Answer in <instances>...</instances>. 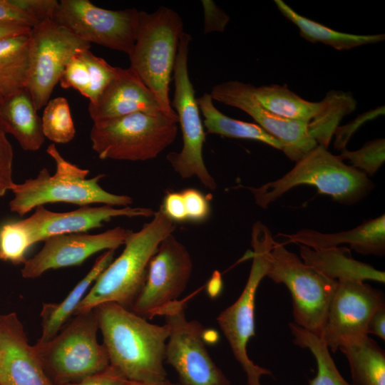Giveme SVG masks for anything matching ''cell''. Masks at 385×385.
Segmentation results:
<instances>
[{
    "mask_svg": "<svg viewBox=\"0 0 385 385\" xmlns=\"http://www.w3.org/2000/svg\"><path fill=\"white\" fill-rule=\"evenodd\" d=\"M175 228L174 222L160 208L140 230H128L123 251L97 277L73 314L107 302L130 309L145 284L150 260L160 242Z\"/></svg>",
    "mask_w": 385,
    "mask_h": 385,
    "instance_id": "cell-2",
    "label": "cell"
},
{
    "mask_svg": "<svg viewBox=\"0 0 385 385\" xmlns=\"http://www.w3.org/2000/svg\"><path fill=\"white\" fill-rule=\"evenodd\" d=\"M197 102L204 117L206 133L256 140L282 150L280 143L257 123L236 120L220 111L210 93H204L197 98Z\"/></svg>",
    "mask_w": 385,
    "mask_h": 385,
    "instance_id": "cell-29",
    "label": "cell"
},
{
    "mask_svg": "<svg viewBox=\"0 0 385 385\" xmlns=\"http://www.w3.org/2000/svg\"><path fill=\"white\" fill-rule=\"evenodd\" d=\"M37 24L52 20L59 1L56 0H9Z\"/></svg>",
    "mask_w": 385,
    "mask_h": 385,
    "instance_id": "cell-37",
    "label": "cell"
},
{
    "mask_svg": "<svg viewBox=\"0 0 385 385\" xmlns=\"http://www.w3.org/2000/svg\"><path fill=\"white\" fill-rule=\"evenodd\" d=\"M341 160H348L351 166L363 172L368 177L373 176L385 160V140L376 138L366 142L361 148L349 150L344 148L338 155Z\"/></svg>",
    "mask_w": 385,
    "mask_h": 385,
    "instance_id": "cell-33",
    "label": "cell"
},
{
    "mask_svg": "<svg viewBox=\"0 0 385 385\" xmlns=\"http://www.w3.org/2000/svg\"><path fill=\"white\" fill-rule=\"evenodd\" d=\"M370 334L385 341V304L380 306L371 315L367 325V334Z\"/></svg>",
    "mask_w": 385,
    "mask_h": 385,
    "instance_id": "cell-44",
    "label": "cell"
},
{
    "mask_svg": "<svg viewBox=\"0 0 385 385\" xmlns=\"http://www.w3.org/2000/svg\"><path fill=\"white\" fill-rule=\"evenodd\" d=\"M384 304L380 289L363 281H338L320 338L335 353L344 339L368 335L369 321Z\"/></svg>",
    "mask_w": 385,
    "mask_h": 385,
    "instance_id": "cell-16",
    "label": "cell"
},
{
    "mask_svg": "<svg viewBox=\"0 0 385 385\" xmlns=\"http://www.w3.org/2000/svg\"><path fill=\"white\" fill-rule=\"evenodd\" d=\"M98 321L95 309L76 317L51 340L34 346L42 364L65 383L81 380L108 369L110 361L103 344L97 340Z\"/></svg>",
    "mask_w": 385,
    "mask_h": 385,
    "instance_id": "cell-9",
    "label": "cell"
},
{
    "mask_svg": "<svg viewBox=\"0 0 385 385\" xmlns=\"http://www.w3.org/2000/svg\"><path fill=\"white\" fill-rule=\"evenodd\" d=\"M170 333L165 359L178 373L183 385H230V381L210 357L204 342V327L188 320L184 302L175 300L159 312Z\"/></svg>",
    "mask_w": 385,
    "mask_h": 385,
    "instance_id": "cell-11",
    "label": "cell"
},
{
    "mask_svg": "<svg viewBox=\"0 0 385 385\" xmlns=\"http://www.w3.org/2000/svg\"><path fill=\"white\" fill-rule=\"evenodd\" d=\"M139 11L108 10L88 0H61L52 21L88 43L129 54L134 46Z\"/></svg>",
    "mask_w": 385,
    "mask_h": 385,
    "instance_id": "cell-13",
    "label": "cell"
},
{
    "mask_svg": "<svg viewBox=\"0 0 385 385\" xmlns=\"http://www.w3.org/2000/svg\"><path fill=\"white\" fill-rule=\"evenodd\" d=\"M252 91L259 103L271 113L286 119L307 123L326 113L337 96V91L331 90L319 102L309 101L292 91L286 84L253 86Z\"/></svg>",
    "mask_w": 385,
    "mask_h": 385,
    "instance_id": "cell-24",
    "label": "cell"
},
{
    "mask_svg": "<svg viewBox=\"0 0 385 385\" xmlns=\"http://www.w3.org/2000/svg\"><path fill=\"white\" fill-rule=\"evenodd\" d=\"M180 385H183V384H180Z\"/></svg>",
    "mask_w": 385,
    "mask_h": 385,
    "instance_id": "cell-48",
    "label": "cell"
},
{
    "mask_svg": "<svg viewBox=\"0 0 385 385\" xmlns=\"http://www.w3.org/2000/svg\"><path fill=\"white\" fill-rule=\"evenodd\" d=\"M299 254L306 265L332 279L385 282L384 272L354 259L345 247L314 250L301 245Z\"/></svg>",
    "mask_w": 385,
    "mask_h": 385,
    "instance_id": "cell-23",
    "label": "cell"
},
{
    "mask_svg": "<svg viewBox=\"0 0 385 385\" xmlns=\"http://www.w3.org/2000/svg\"><path fill=\"white\" fill-rule=\"evenodd\" d=\"M110 365L128 381L153 383L166 379L163 361L169 327L146 319L114 302L94 308Z\"/></svg>",
    "mask_w": 385,
    "mask_h": 385,
    "instance_id": "cell-1",
    "label": "cell"
},
{
    "mask_svg": "<svg viewBox=\"0 0 385 385\" xmlns=\"http://www.w3.org/2000/svg\"><path fill=\"white\" fill-rule=\"evenodd\" d=\"M150 208L130 207L115 208L104 205L100 207L83 206L65 212H56L46 210L43 205L35 208L29 217L19 220L29 234L32 244L44 241L50 237L81 233L98 228L104 222L116 217H144L154 215Z\"/></svg>",
    "mask_w": 385,
    "mask_h": 385,
    "instance_id": "cell-18",
    "label": "cell"
},
{
    "mask_svg": "<svg viewBox=\"0 0 385 385\" xmlns=\"http://www.w3.org/2000/svg\"><path fill=\"white\" fill-rule=\"evenodd\" d=\"M178 120L165 113H134L93 123V150L102 160L145 161L156 158L178 134Z\"/></svg>",
    "mask_w": 385,
    "mask_h": 385,
    "instance_id": "cell-6",
    "label": "cell"
},
{
    "mask_svg": "<svg viewBox=\"0 0 385 385\" xmlns=\"http://www.w3.org/2000/svg\"><path fill=\"white\" fill-rule=\"evenodd\" d=\"M287 243L300 244L312 249L337 247L348 244L351 248L364 255L383 256L385 254V215L364 221L360 225L347 230L324 233L304 229L292 234H282Z\"/></svg>",
    "mask_w": 385,
    "mask_h": 385,
    "instance_id": "cell-21",
    "label": "cell"
},
{
    "mask_svg": "<svg viewBox=\"0 0 385 385\" xmlns=\"http://www.w3.org/2000/svg\"><path fill=\"white\" fill-rule=\"evenodd\" d=\"M15 23L33 28L37 24L21 11L9 3V0H0V24Z\"/></svg>",
    "mask_w": 385,
    "mask_h": 385,
    "instance_id": "cell-43",
    "label": "cell"
},
{
    "mask_svg": "<svg viewBox=\"0 0 385 385\" xmlns=\"http://www.w3.org/2000/svg\"><path fill=\"white\" fill-rule=\"evenodd\" d=\"M0 385H54L14 312L0 315Z\"/></svg>",
    "mask_w": 385,
    "mask_h": 385,
    "instance_id": "cell-19",
    "label": "cell"
},
{
    "mask_svg": "<svg viewBox=\"0 0 385 385\" xmlns=\"http://www.w3.org/2000/svg\"><path fill=\"white\" fill-rule=\"evenodd\" d=\"M4 96L0 93V101L2 99Z\"/></svg>",
    "mask_w": 385,
    "mask_h": 385,
    "instance_id": "cell-47",
    "label": "cell"
},
{
    "mask_svg": "<svg viewBox=\"0 0 385 385\" xmlns=\"http://www.w3.org/2000/svg\"><path fill=\"white\" fill-rule=\"evenodd\" d=\"M128 382V380L120 372L110 365L102 372L63 385H127Z\"/></svg>",
    "mask_w": 385,
    "mask_h": 385,
    "instance_id": "cell-41",
    "label": "cell"
},
{
    "mask_svg": "<svg viewBox=\"0 0 385 385\" xmlns=\"http://www.w3.org/2000/svg\"><path fill=\"white\" fill-rule=\"evenodd\" d=\"M301 185L314 186L319 192L345 205L356 203L374 188L365 173L317 145L279 179L247 189L253 194L256 204L267 209L289 190Z\"/></svg>",
    "mask_w": 385,
    "mask_h": 385,
    "instance_id": "cell-3",
    "label": "cell"
},
{
    "mask_svg": "<svg viewBox=\"0 0 385 385\" xmlns=\"http://www.w3.org/2000/svg\"><path fill=\"white\" fill-rule=\"evenodd\" d=\"M188 220L202 222L210 214V205L207 197L198 190L188 188L181 191Z\"/></svg>",
    "mask_w": 385,
    "mask_h": 385,
    "instance_id": "cell-38",
    "label": "cell"
},
{
    "mask_svg": "<svg viewBox=\"0 0 385 385\" xmlns=\"http://www.w3.org/2000/svg\"><path fill=\"white\" fill-rule=\"evenodd\" d=\"M339 349L349 362L353 385H385V352L369 335L344 339Z\"/></svg>",
    "mask_w": 385,
    "mask_h": 385,
    "instance_id": "cell-25",
    "label": "cell"
},
{
    "mask_svg": "<svg viewBox=\"0 0 385 385\" xmlns=\"http://www.w3.org/2000/svg\"><path fill=\"white\" fill-rule=\"evenodd\" d=\"M78 56L85 63L89 73V103H94L111 81L114 78L119 67L110 65L106 60L95 56L90 50H85Z\"/></svg>",
    "mask_w": 385,
    "mask_h": 385,
    "instance_id": "cell-34",
    "label": "cell"
},
{
    "mask_svg": "<svg viewBox=\"0 0 385 385\" xmlns=\"http://www.w3.org/2000/svg\"><path fill=\"white\" fill-rule=\"evenodd\" d=\"M90 48V43L52 20L40 23L31 29L26 88L37 111L49 101L72 57Z\"/></svg>",
    "mask_w": 385,
    "mask_h": 385,
    "instance_id": "cell-12",
    "label": "cell"
},
{
    "mask_svg": "<svg viewBox=\"0 0 385 385\" xmlns=\"http://www.w3.org/2000/svg\"><path fill=\"white\" fill-rule=\"evenodd\" d=\"M385 113L384 106H380L358 115L348 123L339 125L334 130L335 137L334 147L336 150H342L346 148V145L351 136L366 122L372 120Z\"/></svg>",
    "mask_w": 385,
    "mask_h": 385,
    "instance_id": "cell-36",
    "label": "cell"
},
{
    "mask_svg": "<svg viewBox=\"0 0 385 385\" xmlns=\"http://www.w3.org/2000/svg\"><path fill=\"white\" fill-rule=\"evenodd\" d=\"M41 119L43 135L51 141L67 143L73 139L76 128L66 98L57 97L49 100Z\"/></svg>",
    "mask_w": 385,
    "mask_h": 385,
    "instance_id": "cell-31",
    "label": "cell"
},
{
    "mask_svg": "<svg viewBox=\"0 0 385 385\" xmlns=\"http://www.w3.org/2000/svg\"><path fill=\"white\" fill-rule=\"evenodd\" d=\"M26 88L0 101V126L26 151H36L44 143L41 119Z\"/></svg>",
    "mask_w": 385,
    "mask_h": 385,
    "instance_id": "cell-22",
    "label": "cell"
},
{
    "mask_svg": "<svg viewBox=\"0 0 385 385\" xmlns=\"http://www.w3.org/2000/svg\"><path fill=\"white\" fill-rule=\"evenodd\" d=\"M32 28L15 23L0 24V38L28 34Z\"/></svg>",
    "mask_w": 385,
    "mask_h": 385,
    "instance_id": "cell-45",
    "label": "cell"
},
{
    "mask_svg": "<svg viewBox=\"0 0 385 385\" xmlns=\"http://www.w3.org/2000/svg\"><path fill=\"white\" fill-rule=\"evenodd\" d=\"M88 111L93 123L138 112L152 115L165 113L155 95L137 74L130 68L120 67L98 98L94 103H89Z\"/></svg>",
    "mask_w": 385,
    "mask_h": 385,
    "instance_id": "cell-20",
    "label": "cell"
},
{
    "mask_svg": "<svg viewBox=\"0 0 385 385\" xmlns=\"http://www.w3.org/2000/svg\"><path fill=\"white\" fill-rule=\"evenodd\" d=\"M14 151L6 133L0 126V197L11 190L13 181Z\"/></svg>",
    "mask_w": 385,
    "mask_h": 385,
    "instance_id": "cell-39",
    "label": "cell"
},
{
    "mask_svg": "<svg viewBox=\"0 0 385 385\" xmlns=\"http://www.w3.org/2000/svg\"><path fill=\"white\" fill-rule=\"evenodd\" d=\"M251 236L252 264L247 281L238 299L220 312L217 322L233 356L246 374L247 385H261L262 376L273 374L250 359L247 347L255 336V297L260 283L266 277L274 240L269 228L260 221L254 224Z\"/></svg>",
    "mask_w": 385,
    "mask_h": 385,
    "instance_id": "cell-7",
    "label": "cell"
},
{
    "mask_svg": "<svg viewBox=\"0 0 385 385\" xmlns=\"http://www.w3.org/2000/svg\"><path fill=\"white\" fill-rule=\"evenodd\" d=\"M46 153L56 163V173L51 175L42 168L35 178L18 184L14 183V194L9 206L10 211L23 216L33 209L47 203L65 202L81 207L93 203L128 207L133 199L128 195H115L103 189L98 184L105 175L87 179L89 170L65 160L55 144L49 145Z\"/></svg>",
    "mask_w": 385,
    "mask_h": 385,
    "instance_id": "cell-4",
    "label": "cell"
},
{
    "mask_svg": "<svg viewBox=\"0 0 385 385\" xmlns=\"http://www.w3.org/2000/svg\"><path fill=\"white\" fill-rule=\"evenodd\" d=\"M204 34L223 32L230 21V16L211 0H202Z\"/></svg>",
    "mask_w": 385,
    "mask_h": 385,
    "instance_id": "cell-40",
    "label": "cell"
},
{
    "mask_svg": "<svg viewBox=\"0 0 385 385\" xmlns=\"http://www.w3.org/2000/svg\"><path fill=\"white\" fill-rule=\"evenodd\" d=\"M252 87L239 81H228L213 86L210 94L212 100L250 115L280 143L282 151L291 160L297 161L318 145L310 133L309 123L286 119L267 111L254 96Z\"/></svg>",
    "mask_w": 385,
    "mask_h": 385,
    "instance_id": "cell-15",
    "label": "cell"
},
{
    "mask_svg": "<svg viewBox=\"0 0 385 385\" xmlns=\"http://www.w3.org/2000/svg\"><path fill=\"white\" fill-rule=\"evenodd\" d=\"M114 251L108 250L100 255L87 274L62 302L43 304L41 313L42 333L38 342H48L59 332L65 322L73 314L88 288L113 261Z\"/></svg>",
    "mask_w": 385,
    "mask_h": 385,
    "instance_id": "cell-26",
    "label": "cell"
},
{
    "mask_svg": "<svg viewBox=\"0 0 385 385\" xmlns=\"http://www.w3.org/2000/svg\"><path fill=\"white\" fill-rule=\"evenodd\" d=\"M191 40L189 34L183 33L173 68L175 91L171 107L178 118L183 145L179 153L168 154L167 160L182 178L196 177L205 188L213 190L217 188V183L204 163L202 148L205 132L188 72V51Z\"/></svg>",
    "mask_w": 385,
    "mask_h": 385,
    "instance_id": "cell-10",
    "label": "cell"
},
{
    "mask_svg": "<svg viewBox=\"0 0 385 385\" xmlns=\"http://www.w3.org/2000/svg\"><path fill=\"white\" fill-rule=\"evenodd\" d=\"M266 277L289 289L294 324L321 337L338 281L306 265L283 243L275 240Z\"/></svg>",
    "mask_w": 385,
    "mask_h": 385,
    "instance_id": "cell-8",
    "label": "cell"
},
{
    "mask_svg": "<svg viewBox=\"0 0 385 385\" xmlns=\"http://www.w3.org/2000/svg\"><path fill=\"white\" fill-rule=\"evenodd\" d=\"M58 83L63 88H72L88 98L90 78L88 68L83 60L76 55L64 69Z\"/></svg>",
    "mask_w": 385,
    "mask_h": 385,
    "instance_id": "cell-35",
    "label": "cell"
},
{
    "mask_svg": "<svg viewBox=\"0 0 385 385\" xmlns=\"http://www.w3.org/2000/svg\"><path fill=\"white\" fill-rule=\"evenodd\" d=\"M289 327L294 337V343L301 348L308 349L317 361V373L309 381V385H353L341 375L329 349L319 337L293 322L289 323Z\"/></svg>",
    "mask_w": 385,
    "mask_h": 385,
    "instance_id": "cell-30",
    "label": "cell"
},
{
    "mask_svg": "<svg viewBox=\"0 0 385 385\" xmlns=\"http://www.w3.org/2000/svg\"><path fill=\"white\" fill-rule=\"evenodd\" d=\"M30 32L0 38V93L8 96L26 88Z\"/></svg>",
    "mask_w": 385,
    "mask_h": 385,
    "instance_id": "cell-28",
    "label": "cell"
},
{
    "mask_svg": "<svg viewBox=\"0 0 385 385\" xmlns=\"http://www.w3.org/2000/svg\"><path fill=\"white\" fill-rule=\"evenodd\" d=\"M127 385H180L178 384H174L168 380L167 379L164 381H158V382H153V383H145V382H139V381H128Z\"/></svg>",
    "mask_w": 385,
    "mask_h": 385,
    "instance_id": "cell-46",
    "label": "cell"
},
{
    "mask_svg": "<svg viewBox=\"0 0 385 385\" xmlns=\"http://www.w3.org/2000/svg\"><path fill=\"white\" fill-rule=\"evenodd\" d=\"M183 32V20L172 9L140 11L135 41L128 54L129 68L153 92L163 111L178 120L170 102L169 85Z\"/></svg>",
    "mask_w": 385,
    "mask_h": 385,
    "instance_id": "cell-5",
    "label": "cell"
},
{
    "mask_svg": "<svg viewBox=\"0 0 385 385\" xmlns=\"http://www.w3.org/2000/svg\"><path fill=\"white\" fill-rule=\"evenodd\" d=\"M160 208L173 222H180L188 220L181 192H168L163 199Z\"/></svg>",
    "mask_w": 385,
    "mask_h": 385,
    "instance_id": "cell-42",
    "label": "cell"
},
{
    "mask_svg": "<svg viewBox=\"0 0 385 385\" xmlns=\"http://www.w3.org/2000/svg\"><path fill=\"white\" fill-rule=\"evenodd\" d=\"M128 230L115 227L99 234L60 235L44 240L41 250L26 260L21 269L24 278H36L46 271L76 266L101 250H115L124 245Z\"/></svg>",
    "mask_w": 385,
    "mask_h": 385,
    "instance_id": "cell-17",
    "label": "cell"
},
{
    "mask_svg": "<svg viewBox=\"0 0 385 385\" xmlns=\"http://www.w3.org/2000/svg\"><path fill=\"white\" fill-rule=\"evenodd\" d=\"M192 271L187 248L172 234L160 244L150 261L146 280L130 311L151 319L186 288Z\"/></svg>",
    "mask_w": 385,
    "mask_h": 385,
    "instance_id": "cell-14",
    "label": "cell"
},
{
    "mask_svg": "<svg viewBox=\"0 0 385 385\" xmlns=\"http://www.w3.org/2000/svg\"><path fill=\"white\" fill-rule=\"evenodd\" d=\"M33 245L19 220L9 222L0 227V260L14 264L24 263L25 255Z\"/></svg>",
    "mask_w": 385,
    "mask_h": 385,
    "instance_id": "cell-32",
    "label": "cell"
},
{
    "mask_svg": "<svg viewBox=\"0 0 385 385\" xmlns=\"http://www.w3.org/2000/svg\"><path fill=\"white\" fill-rule=\"evenodd\" d=\"M274 2L280 13L298 28L300 36L310 43L319 42L338 51H346L385 39L384 34H354L338 31L300 15L282 0Z\"/></svg>",
    "mask_w": 385,
    "mask_h": 385,
    "instance_id": "cell-27",
    "label": "cell"
}]
</instances>
